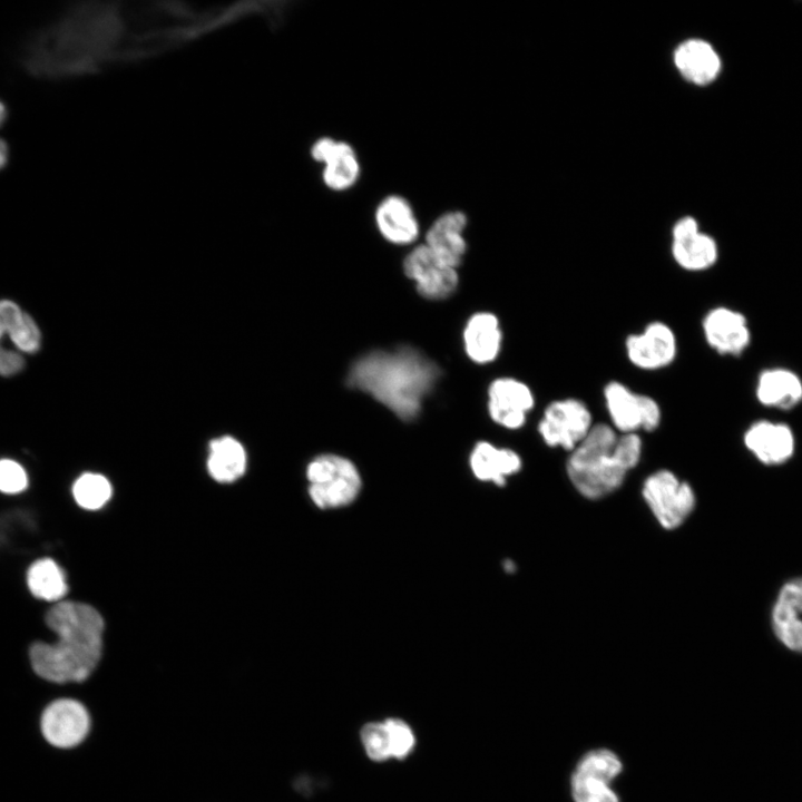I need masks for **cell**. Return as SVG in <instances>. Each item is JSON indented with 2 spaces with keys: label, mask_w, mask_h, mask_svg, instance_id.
Masks as SVG:
<instances>
[{
  "label": "cell",
  "mask_w": 802,
  "mask_h": 802,
  "mask_svg": "<svg viewBox=\"0 0 802 802\" xmlns=\"http://www.w3.org/2000/svg\"><path fill=\"white\" fill-rule=\"evenodd\" d=\"M262 2L197 7L184 2H84L72 7L76 45L87 74L179 49L251 17Z\"/></svg>",
  "instance_id": "cell-1"
},
{
  "label": "cell",
  "mask_w": 802,
  "mask_h": 802,
  "mask_svg": "<svg viewBox=\"0 0 802 802\" xmlns=\"http://www.w3.org/2000/svg\"><path fill=\"white\" fill-rule=\"evenodd\" d=\"M46 623L57 640L30 645L28 659L32 673L56 686L86 683L102 658L101 615L88 604L59 602L47 612Z\"/></svg>",
  "instance_id": "cell-2"
},
{
  "label": "cell",
  "mask_w": 802,
  "mask_h": 802,
  "mask_svg": "<svg viewBox=\"0 0 802 802\" xmlns=\"http://www.w3.org/2000/svg\"><path fill=\"white\" fill-rule=\"evenodd\" d=\"M440 374L439 366L419 350L401 346L372 351L358 359L349 371L348 383L410 421L418 417Z\"/></svg>",
  "instance_id": "cell-3"
},
{
  "label": "cell",
  "mask_w": 802,
  "mask_h": 802,
  "mask_svg": "<svg viewBox=\"0 0 802 802\" xmlns=\"http://www.w3.org/2000/svg\"><path fill=\"white\" fill-rule=\"evenodd\" d=\"M642 448L638 433L619 434L610 424L595 423L570 452L566 471L583 496L598 499L623 483L639 462Z\"/></svg>",
  "instance_id": "cell-4"
},
{
  "label": "cell",
  "mask_w": 802,
  "mask_h": 802,
  "mask_svg": "<svg viewBox=\"0 0 802 802\" xmlns=\"http://www.w3.org/2000/svg\"><path fill=\"white\" fill-rule=\"evenodd\" d=\"M626 764L615 749L596 745L579 753L567 775L570 802H624L617 784Z\"/></svg>",
  "instance_id": "cell-5"
},
{
  "label": "cell",
  "mask_w": 802,
  "mask_h": 802,
  "mask_svg": "<svg viewBox=\"0 0 802 802\" xmlns=\"http://www.w3.org/2000/svg\"><path fill=\"white\" fill-rule=\"evenodd\" d=\"M309 493L319 508L351 503L361 490V477L352 461L338 454H321L307 466Z\"/></svg>",
  "instance_id": "cell-6"
},
{
  "label": "cell",
  "mask_w": 802,
  "mask_h": 802,
  "mask_svg": "<svg viewBox=\"0 0 802 802\" xmlns=\"http://www.w3.org/2000/svg\"><path fill=\"white\" fill-rule=\"evenodd\" d=\"M43 741L59 751L81 746L92 730V717L84 702L71 696H60L49 702L39 718Z\"/></svg>",
  "instance_id": "cell-7"
},
{
  "label": "cell",
  "mask_w": 802,
  "mask_h": 802,
  "mask_svg": "<svg viewBox=\"0 0 802 802\" xmlns=\"http://www.w3.org/2000/svg\"><path fill=\"white\" fill-rule=\"evenodd\" d=\"M610 426L619 433L653 432L662 421V408L651 395L638 393L625 383L613 380L603 390Z\"/></svg>",
  "instance_id": "cell-8"
},
{
  "label": "cell",
  "mask_w": 802,
  "mask_h": 802,
  "mask_svg": "<svg viewBox=\"0 0 802 802\" xmlns=\"http://www.w3.org/2000/svg\"><path fill=\"white\" fill-rule=\"evenodd\" d=\"M594 424L589 407L583 400L569 397L546 405L537 430L547 446L571 452Z\"/></svg>",
  "instance_id": "cell-9"
},
{
  "label": "cell",
  "mask_w": 802,
  "mask_h": 802,
  "mask_svg": "<svg viewBox=\"0 0 802 802\" xmlns=\"http://www.w3.org/2000/svg\"><path fill=\"white\" fill-rule=\"evenodd\" d=\"M643 496L658 522L666 529L681 526L695 506V496L687 482L669 470H658L644 482Z\"/></svg>",
  "instance_id": "cell-10"
},
{
  "label": "cell",
  "mask_w": 802,
  "mask_h": 802,
  "mask_svg": "<svg viewBox=\"0 0 802 802\" xmlns=\"http://www.w3.org/2000/svg\"><path fill=\"white\" fill-rule=\"evenodd\" d=\"M625 353L635 368L643 371H658L676 360L677 336L667 323L659 320L652 321L640 332L626 336Z\"/></svg>",
  "instance_id": "cell-11"
},
{
  "label": "cell",
  "mask_w": 802,
  "mask_h": 802,
  "mask_svg": "<svg viewBox=\"0 0 802 802\" xmlns=\"http://www.w3.org/2000/svg\"><path fill=\"white\" fill-rule=\"evenodd\" d=\"M315 163L322 165L321 178L326 188L342 193L356 185L361 177V163L355 148L346 140L330 136L315 139L310 148Z\"/></svg>",
  "instance_id": "cell-12"
},
{
  "label": "cell",
  "mask_w": 802,
  "mask_h": 802,
  "mask_svg": "<svg viewBox=\"0 0 802 802\" xmlns=\"http://www.w3.org/2000/svg\"><path fill=\"white\" fill-rule=\"evenodd\" d=\"M403 271L414 281L418 293L428 300L446 299L458 286L457 268L443 263L424 244L408 253Z\"/></svg>",
  "instance_id": "cell-13"
},
{
  "label": "cell",
  "mask_w": 802,
  "mask_h": 802,
  "mask_svg": "<svg viewBox=\"0 0 802 802\" xmlns=\"http://www.w3.org/2000/svg\"><path fill=\"white\" fill-rule=\"evenodd\" d=\"M535 403L536 398L530 387L516 378H498L489 385V415L503 428L512 430L521 428Z\"/></svg>",
  "instance_id": "cell-14"
},
{
  "label": "cell",
  "mask_w": 802,
  "mask_h": 802,
  "mask_svg": "<svg viewBox=\"0 0 802 802\" xmlns=\"http://www.w3.org/2000/svg\"><path fill=\"white\" fill-rule=\"evenodd\" d=\"M702 331L707 345L721 355H741L751 343L747 319L727 306H715L702 320Z\"/></svg>",
  "instance_id": "cell-15"
},
{
  "label": "cell",
  "mask_w": 802,
  "mask_h": 802,
  "mask_svg": "<svg viewBox=\"0 0 802 802\" xmlns=\"http://www.w3.org/2000/svg\"><path fill=\"white\" fill-rule=\"evenodd\" d=\"M467 225L468 216L463 211H447L432 222L423 244L443 263L457 268L467 252Z\"/></svg>",
  "instance_id": "cell-16"
},
{
  "label": "cell",
  "mask_w": 802,
  "mask_h": 802,
  "mask_svg": "<svg viewBox=\"0 0 802 802\" xmlns=\"http://www.w3.org/2000/svg\"><path fill=\"white\" fill-rule=\"evenodd\" d=\"M374 223L381 236L394 245L412 244L420 233L412 204L400 194L387 195L376 204Z\"/></svg>",
  "instance_id": "cell-17"
},
{
  "label": "cell",
  "mask_w": 802,
  "mask_h": 802,
  "mask_svg": "<svg viewBox=\"0 0 802 802\" xmlns=\"http://www.w3.org/2000/svg\"><path fill=\"white\" fill-rule=\"evenodd\" d=\"M744 444L761 462L779 464L791 458L795 441L785 423L760 420L747 428Z\"/></svg>",
  "instance_id": "cell-18"
},
{
  "label": "cell",
  "mask_w": 802,
  "mask_h": 802,
  "mask_svg": "<svg viewBox=\"0 0 802 802\" xmlns=\"http://www.w3.org/2000/svg\"><path fill=\"white\" fill-rule=\"evenodd\" d=\"M776 637L790 649L802 652V578L786 583L772 613Z\"/></svg>",
  "instance_id": "cell-19"
},
{
  "label": "cell",
  "mask_w": 802,
  "mask_h": 802,
  "mask_svg": "<svg viewBox=\"0 0 802 802\" xmlns=\"http://www.w3.org/2000/svg\"><path fill=\"white\" fill-rule=\"evenodd\" d=\"M674 62L682 76L698 86L713 82L722 69V60L714 47L702 39H689L681 43Z\"/></svg>",
  "instance_id": "cell-20"
},
{
  "label": "cell",
  "mask_w": 802,
  "mask_h": 802,
  "mask_svg": "<svg viewBox=\"0 0 802 802\" xmlns=\"http://www.w3.org/2000/svg\"><path fill=\"white\" fill-rule=\"evenodd\" d=\"M467 355L478 364L496 360L501 350L502 332L499 319L490 312H478L467 322L463 331Z\"/></svg>",
  "instance_id": "cell-21"
},
{
  "label": "cell",
  "mask_w": 802,
  "mask_h": 802,
  "mask_svg": "<svg viewBox=\"0 0 802 802\" xmlns=\"http://www.w3.org/2000/svg\"><path fill=\"white\" fill-rule=\"evenodd\" d=\"M755 394L767 408L790 410L802 401V379L785 368L767 369L757 378Z\"/></svg>",
  "instance_id": "cell-22"
},
{
  "label": "cell",
  "mask_w": 802,
  "mask_h": 802,
  "mask_svg": "<svg viewBox=\"0 0 802 802\" xmlns=\"http://www.w3.org/2000/svg\"><path fill=\"white\" fill-rule=\"evenodd\" d=\"M519 454L508 448H497L481 441L477 443L470 456V467L473 475L482 481H491L503 486L506 478L517 473L521 468Z\"/></svg>",
  "instance_id": "cell-23"
},
{
  "label": "cell",
  "mask_w": 802,
  "mask_h": 802,
  "mask_svg": "<svg viewBox=\"0 0 802 802\" xmlns=\"http://www.w3.org/2000/svg\"><path fill=\"white\" fill-rule=\"evenodd\" d=\"M672 256L687 272H703L713 267L718 258L715 239L697 231L682 238L672 239Z\"/></svg>",
  "instance_id": "cell-24"
},
{
  "label": "cell",
  "mask_w": 802,
  "mask_h": 802,
  "mask_svg": "<svg viewBox=\"0 0 802 802\" xmlns=\"http://www.w3.org/2000/svg\"><path fill=\"white\" fill-rule=\"evenodd\" d=\"M207 468L209 475L218 482L235 481L246 468L243 446L232 437L214 439L209 443Z\"/></svg>",
  "instance_id": "cell-25"
},
{
  "label": "cell",
  "mask_w": 802,
  "mask_h": 802,
  "mask_svg": "<svg viewBox=\"0 0 802 802\" xmlns=\"http://www.w3.org/2000/svg\"><path fill=\"white\" fill-rule=\"evenodd\" d=\"M27 584L33 596L47 602H58L68 591L62 569L50 558L39 559L29 567Z\"/></svg>",
  "instance_id": "cell-26"
},
{
  "label": "cell",
  "mask_w": 802,
  "mask_h": 802,
  "mask_svg": "<svg viewBox=\"0 0 802 802\" xmlns=\"http://www.w3.org/2000/svg\"><path fill=\"white\" fill-rule=\"evenodd\" d=\"M76 502L88 510L101 508L111 496V486L106 477L98 473L81 475L72 487Z\"/></svg>",
  "instance_id": "cell-27"
},
{
  "label": "cell",
  "mask_w": 802,
  "mask_h": 802,
  "mask_svg": "<svg viewBox=\"0 0 802 802\" xmlns=\"http://www.w3.org/2000/svg\"><path fill=\"white\" fill-rule=\"evenodd\" d=\"M361 741L368 756L374 761L392 757L391 743L385 722H371L363 726Z\"/></svg>",
  "instance_id": "cell-28"
},
{
  "label": "cell",
  "mask_w": 802,
  "mask_h": 802,
  "mask_svg": "<svg viewBox=\"0 0 802 802\" xmlns=\"http://www.w3.org/2000/svg\"><path fill=\"white\" fill-rule=\"evenodd\" d=\"M384 722L390 735L392 757L403 759L408 756L415 742L410 726L398 718H389Z\"/></svg>",
  "instance_id": "cell-29"
},
{
  "label": "cell",
  "mask_w": 802,
  "mask_h": 802,
  "mask_svg": "<svg viewBox=\"0 0 802 802\" xmlns=\"http://www.w3.org/2000/svg\"><path fill=\"white\" fill-rule=\"evenodd\" d=\"M28 486V477L25 469L10 459L0 460V491L4 493H18Z\"/></svg>",
  "instance_id": "cell-30"
},
{
  "label": "cell",
  "mask_w": 802,
  "mask_h": 802,
  "mask_svg": "<svg viewBox=\"0 0 802 802\" xmlns=\"http://www.w3.org/2000/svg\"><path fill=\"white\" fill-rule=\"evenodd\" d=\"M27 316L28 314L22 312L16 303L8 300L0 301V341L4 335L11 340Z\"/></svg>",
  "instance_id": "cell-31"
},
{
  "label": "cell",
  "mask_w": 802,
  "mask_h": 802,
  "mask_svg": "<svg viewBox=\"0 0 802 802\" xmlns=\"http://www.w3.org/2000/svg\"><path fill=\"white\" fill-rule=\"evenodd\" d=\"M23 366L22 356L0 344V375H12L19 372Z\"/></svg>",
  "instance_id": "cell-32"
},
{
  "label": "cell",
  "mask_w": 802,
  "mask_h": 802,
  "mask_svg": "<svg viewBox=\"0 0 802 802\" xmlns=\"http://www.w3.org/2000/svg\"><path fill=\"white\" fill-rule=\"evenodd\" d=\"M7 118L6 106L0 101V127ZM8 160V146L7 143L0 137V169L7 164Z\"/></svg>",
  "instance_id": "cell-33"
}]
</instances>
